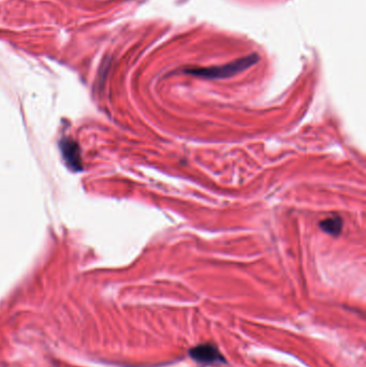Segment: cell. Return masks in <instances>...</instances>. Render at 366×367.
Wrapping results in <instances>:
<instances>
[{"mask_svg":"<svg viewBox=\"0 0 366 367\" xmlns=\"http://www.w3.org/2000/svg\"><path fill=\"white\" fill-rule=\"evenodd\" d=\"M258 60L259 56L257 55V54H252V55L234 60L232 63L227 65L208 68H191V69L185 70V72L188 74H191V76L203 79H213V80L227 79L248 69L249 67L255 65Z\"/></svg>","mask_w":366,"mask_h":367,"instance_id":"obj_1","label":"cell"},{"mask_svg":"<svg viewBox=\"0 0 366 367\" xmlns=\"http://www.w3.org/2000/svg\"><path fill=\"white\" fill-rule=\"evenodd\" d=\"M189 357H190L194 362L202 365H212V364H220L227 363L225 357L221 355L219 349L214 344H201L189 350Z\"/></svg>","mask_w":366,"mask_h":367,"instance_id":"obj_2","label":"cell"},{"mask_svg":"<svg viewBox=\"0 0 366 367\" xmlns=\"http://www.w3.org/2000/svg\"><path fill=\"white\" fill-rule=\"evenodd\" d=\"M60 151H62L64 160L67 166L73 171H81L82 170V162H81L80 148L74 141L66 139L60 142Z\"/></svg>","mask_w":366,"mask_h":367,"instance_id":"obj_3","label":"cell"},{"mask_svg":"<svg viewBox=\"0 0 366 367\" xmlns=\"http://www.w3.org/2000/svg\"><path fill=\"white\" fill-rule=\"evenodd\" d=\"M320 229L329 235L338 236L343 231V219L340 216H332L323 219L319 223Z\"/></svg>","mask_w":366,"mask_h":367,"instance_id":"obj_4","label":"cell"}]
</instances>
